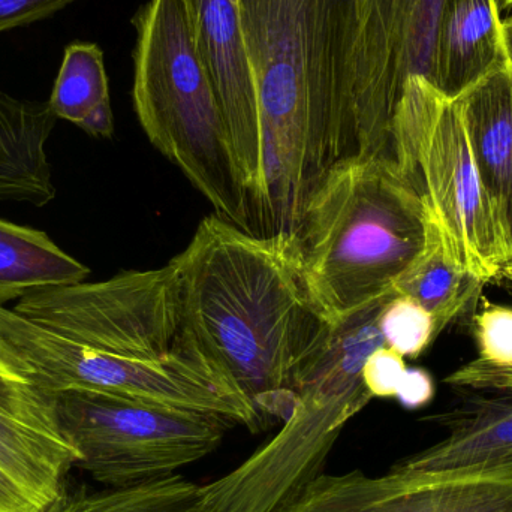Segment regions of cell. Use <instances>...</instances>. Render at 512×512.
<instances>
[{"label":"cell","instance_id":"7a4b0ae2","mask_svg":"<svg viewBox=\"0 0 512 512\" xmlns=\"http://www.w3.org/2000/svg\"><path fill=\"white\" fill-rule=\"evenodd\" d=\"M258 92L259 236H294L316 183L337 162L330 0H239Z\"/></svg>","mask_w":512,"mask_h":512},{"label":"cell","instance_id":"5bb4252c","mask_svg":"<svg viewBox=\"0 0 512 512\" xmlns=\"http://www.w3.org/2000/svg\"><path fill=\"white\" fill-rule=\"evenodd\" d=\"M441 414L423 418L447 430L438 444L391 469L408 474L474 471L512 460V393L471 391Z\"/></svg>","mask_w":512,"mask_h":512},{"label":"cell","instance_id":"cb8c5ba5","mask_svg":"<svg viewBox=\"0 0 512 512\" xmlns=\"http://www.w3.org/2000/svg\"><path fill=\"white\" fill-rule=\"evenodd\" d=\"M406 361L403 355L382 345L370 352L363 366V382L370 396L378 399L396 397L397 388L405 375Z\"/></svg>","mask_w":512,"mask_h":512},{"label":"cell","instance_id":"603a6c76","mask_svg":"<svg viewBox=\"0 0 512 512\" xmlns=\"http://www.w3.org/2000/svg\"><path fill=\"white\" fill-rule=\"evenodd\" d=\"M478 360L496 367H512V307L483 301L472 315Z\"/></svg>","mask_w":512,"mask_h":512},{"label":"cell","instance_id":"6da1fadb","mask_svg":"<svg viewBox=\"0 0 512 512\" xmlns=\"http://www.w3.org/2000/svg\"><path fill=\"white\" fill-rule=\"evenodd\" d=\"M170 264L180 345L231 382L262 421L285 423L295 378L330 331L307 294L294 239L210 215Z\"/></svg>","mask_w":512,"mask_h":512},{"label":"cell","instance_id":"83f0119b","mask_svg":"<svg viewBox=\"0 0 512 512\" xmlns=\"http://www.w3.org/2000/svg\"><path fill=\"white\" fill-rule=\"evenodd\" d=\"M502 29H504L505 42H507V48L512 59V14L502 20Z\"/></svg>","mask_w":512,"mask_h":512},{"label":"cell","instance_id":"30bf717a","mask_svg":"<svg viewBox=\"0 0 512 512\" xmlns=\"http://www.w3.org/2000/svg\"><path fill=\"white\" fill-rule=\"evenodd\" d=\"M14 312L78 345L126 357L156 358L179 348L176 271H123L102 282L57 286L21 298Z\"/></svg>","mask_w":512,"mask_h":512},{"label":"cell","instance_id":"5b68a950","mask_svg":"<svg viewBox=\"0 0 512 512\" xmlns=\"http://www.w3.org/2000/svg\"><path fill=\"white\" fill-rule=\"evenodd\" d=\"M134 26L132 101L141 128L212 204L215 215L254 233L248 192L185 0H149Z\"/></svg>","mask_w":512,"mask_h":512},{"label":"cell","instance_id":"9a60e30c","mask_svg":"<svg viewBox=\"0 0 512 512\" xmlns=\"http://www.w3.org/2000/svg\"><path fill=\"white\" fill-rule=\"evenodd\" d=\"M496 0H444L432 83L459 98L481 78L511 59Z\"/></svg>","mask_w":512,"mask_h":512},{"label":"cell","instance_id":"4fadbf2b","mask_svg":"<svg viewBox=\"0 0 512 512\" xmlns=\"http://www.w3.org/2000/svg\"><path fill=\"white\" fill-rule=\"evenodd\" d=\"M195 45L218 96L252 222L262 194L258 92L240 18L239 0H185Z\"/></svg>","mask_w":512,"mask_h":512},{"label":"cell","instance_id":"3957f363","mask_svg":"<svg viewBox=\"0 0 512 512\" xmlns=\"http://www.w3.org/2000/svg\"><path fill=\"white\" fill-rule=\"evenodd\" d=\"M429 213L388 155H354L328 168L295 230L307 294L330 327L394 297L423 251Z\"/></svg>","mask_w":512,"mask_h":512},{"label":"cell","instance_id":"d4e9b609","mask_svg":"<svg viewBox=\"0 0 512 512\" xmlns=\"http://www.w3.org/2000/svg\"><path fill=\"white\" fill-rule=\"evenodd\" d=\"M457 390L512 393V367H496L481 360L469 361L445 378Z\"/></svg>","mask_w":512,"mask_h":512},{"label":"cell","instance_id":"44dd1931","mask_svg":"<svg viewBox=\"0 0 512 512\" xmlns=\"http://www.w3.org/2000/svg\"><path fill=\"white\" fill-rule=\"evenodd\" d=\"M201 486L170 475L137 486L66 492L48 512H203Z\"/></svg>","mask_w":512,"mask_h":512},{"label":"cell","instance_id":"7c38bea8","mask_svg":"<svg viewBox=\"0 0 512 512\" xmlns=\"http://www.w3.org/2000/svg\"><path fill=\"white\" fill-rule=\"evenodd\" d=\"M283 512H512V460L448 474H322Z\"/></svg>","mask_w":512,"mask_h":512},{"label":"cell","instance_id":"277c9868","mask_svg":"<svg viewBox=\"0 0 512 512\" xmlns=\"http://www.w3.org/2000/svg\"><path fill=\"white\" fill-rule=\"evenodd\" d=\"M376 301L339 325L301 366L282 429L224 477L201 486L203 512H280L324 474L346 424L373 399L363 382L370 352L385 345Z\"/></svg>","mask_w":512,"mask_h":512},{"label":"cell","instance_id":"52a82bcc","mask_svg":"<svg viewBox=\"0 0 512 512\" xmlns=\"http://www.w3.org/2000/svg\"><path fill=\"white\" fill-rule=\"evenodd\" d=\"M337 155H390L403 86L432 81L444 0H330Z\"/></svg>","mask_w":512,"mask_h":512},{"label":"cell","instance_id":"e0dca14e","mask_svg":"<svg viewBox=\"0 0 512 512\" xmlns=\"http://www.w3.org/2000/svg\"><path fill=\"white\" fill-rule=\"evenodd\" d=\"M56 122L48 102L0 92V201L39 209L54 200L47 141Z\"/></svg>","mask_w":512,"mask_h":512},{"label":"cell","instance_id":"7402d4cb","mask_svg":"<svg viewBox=\"0 0 512 512\" xmlns=\"http://www.w3.org/2000/svg\"><path fill=\"white\" fill-rule=\"evenodd\" d=\"M385 345L403 357L417 358L438 339L432 315L408 295L397 294L379 315Z\"/></svg>","mask_w":512,"mask_h":512},{"label":"cell","instance_id":"4316f807","mask_svg":"<svg viewBox=\"0 0 512 512\" xmlns=\"http://www.w3.org/2000/svg\"><path fill=\"white\" fill-rule=\"evenodd\" d=\"M435 391V381L427 370L406 369L397 388L396 399L403 408L415 411L429 405L435 397Z\"/></svg>","mask_w":512,"mask_h":512},{"label":"cell","instance_id":"484cf974","mask_svg":"<svg viewBox=\"0 0 512 512\" xmlns=\"http://www.w3.org/2000/svg\"><path fill=\"white\" fill-rule=\"evenodd\" d=\"M78 0H0V33L47 20Z\"/></svg>","mask_w":512,"mask_h":512},{"label":"cell","instance_id":"8fae6325","mask_svg":"<svg viewBox=\"0 0 512 512\" xmlns=\"http://www.w3.org/2000/svg\"><path fill=\"white\" fill-rule=\"evenodd\" d=\"M78 463L60 426L56 393L0 336V512L50 511Z\"/></svg>","mask_w":512,"mask_h":512},{"label":"cell","instance_id":"ac0fdd59","mask_svg":"<svg viewBox=\"0 0 512 512\" xmlns=\"http://www.w3.org/2000/svg\"><path fill=\"white\" fill-rule=\"evenodd\" d=\"M484 286L451 256L441 230L429 216L426 245L394 289L414 298L432 315L439 337L448 325L477 310Z\"/></svg>","mask_w":512,"mask_h":512},{"label":"cell","instance_id":"8992f818","mask_svg":"<svg viewBox=\"0 0 512 512\" xmlns=\"http://www.w3.org/2000/svg\"><path fill=\"white\" fill-rule=\"evenodd\" d=\"M391 158L418 192L451 256L481 282H512V243L484 188L457 99L429 78L406 80Z\"/></svg>","mask_w":512,"mask_h":512},{"label":"cell","instance_id":"ffe728a7","mask_svg":"<svg viewBox=\"0 0 512 512\" xmlns=\"http://www.w3.org/2000/svg\"><path fill=\"white\" fill-rule=\"evenodd\" d=\"M48 105L57 119L74 123L92 137H113L110 87L98 45L81 41L66 45Z\"/></svg>","mask_w":512,"mask_h":512},{"label":"cell","instance_id":"f1b7e54d","mask_svg":"<svg viewBox=\"0 0 512 512\" xmlns=\"http://www.w3.org/2000/svg\"><path fill=\"white\" fill-rule=\"evenodd\" d=\"M496 3H498L501 14L512 11V0H496Z\"/></svg>","mask_w":512,"mask_h":512},{"label":"cell","instance_id":"9c48e42d","mask_svg":"<svg viewBox=\"0 0 512 512\" xmlns=\"http://www.w3.org/2000/svg\"><path fill=\"white\" fill-rule=\"evenodd\" d=\"M56 402L78 466L113 489L170 477L206 459L234 426L218 415L98 391H59Z\"/></svg>","mask_w":512,"mask_h":512},{"label":"cell","instance_id":"d6986e66","mask_svg":"<svg viewBox=\"0 0 512 512\" xmlns=\"http://www.w3.org/2000/svg\"><path fill=\"white\" fill-rule=\"evenodd\" d=\"M86 265L47 234L0 219V306L32 294L86 282Z\"/></svg>","mask_w":512,"mask_h":512},{"label":"cell","instance_id":"ba28073f","mask_svg":"<svg viewBox=\"0 0 512 512\" xmlns=\"http://www.w3.org/2000/svg\"><path fill=\"white\" fill-rule=\"evenodd\" d=\"M0 336L11 343L54 393L98 391L140 402L218 415L251 432L262 418L252 403L212 369L183 348L164 357L107 354L45 330L12 309L0 306Z\"/></svg>","mask_w":512,"mask_h":512},{"label":"cell","instance_id":"2e32d148","mask_svg":"<svg viewBox=\"0 0 512 512\" xmlns=\"http://www.w3.org/2000/svg\"><path fill=\"white\" fill-rule=\"evenodd\" d=\"M456 99L478 173L512 243V59Z\"/></svg>","mask_w":512,"mask_h":512}]
</instances>
